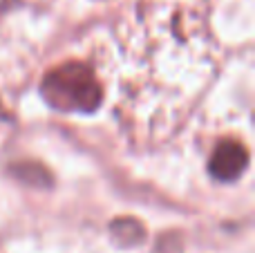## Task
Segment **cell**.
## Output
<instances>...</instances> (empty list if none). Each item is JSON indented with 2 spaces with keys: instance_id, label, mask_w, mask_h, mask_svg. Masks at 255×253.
Here are the masks:
<instances>
[{
  "instance_id": "6da1fadb",
  "label": "cell",
  "mask_w": 255,
  "mask_h": 253,
  "mask_svg": "<svg viewBox=\"0 0 255 253\" xmlns=\"http://www.w3.org/2000/svg\"><path fill=\"white\" fill-rule=\"evenodd\" d=\"M45 103L58 112H94L103 101V92L94 72L85 63H63L45 74L40 83Z\"/></svg>"
},
{
  "instance_id": "5b68a950",
  "label": "cell",
  "mask_w": 255,
  "mask_h": 253,
  "mask_svg": "<svg viewBox=\"0 0 255 253\" xmlns=\"http://www.w3.org/2000/svg\"><path fill=\"white\" fill-rule=\"evenodd\" d=\"M2 119H9V115H7V108L2 106V101H0V121Z\"/></svg>"
},
{
  "instance_id": "277c9868",
  "label": "cell",
  "mask_w": 255,
  "mask_h": 253,
  "mask_svg": "<svg viewBox=\"0 0 255 253\" xmlns=\"http://www.w3.org/2000/svg\"><path fill=\"white\" fill-rule=\"evenodd\" d=\"M110 231L115 236V240L124 247H136L145 240V231L141 227V222H136L134 218H119L110 224Z\"/></svg>"
},
{
  "instance_id": "3957f363",
  "label": "cell",
  "mask_w": 255,
  "mask_h": 253,
  "mask_svg": "<svg viewBox=\"0 0 255 253\" xmlns=\"http://www.w3.org/2000/svg\"><path fill=\"white\" fill-rule=\"evenodd\" d=\"M11 175L20 182L29 184V186H38V188H49L52 186V173L45 166L36 164V161H18L11 166Z\"/></svg>"
},
{
  "instance_id": "7a4b0ae2",
  "label": "cell",
  "mask_w": 255,
  "mask_h": 253,
  "mask_svg": "<svg viewBox=\"0 0 255 253\" xmlns=\"http://www.w3.org/2000/svg\"><path fill=\"white\" fill-rule=\"evenodd\" d=\"M249 168V152L240 141L226 139L215 148L208 161V173L217 182H235Z\"/></svg>"
}]
</instances>
